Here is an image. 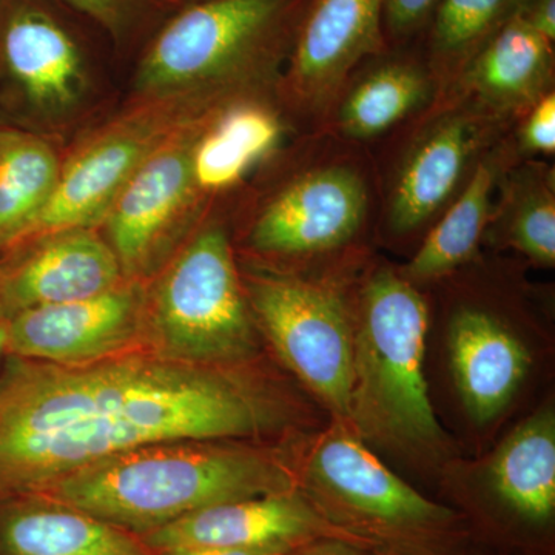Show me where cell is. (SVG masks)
Segmentation results:
<instances>
[{"label": "cell", "instance_id": "484cf974", "mask_svg": "<svg viewBox=\"0 0 555 555\" xmlns=\"http://www.w3.org/2000/svg\"><path fill=\"white\" fill-rule=\"evenodd\" d=\"M526 0H440L427 25V67L434 78L455 80Z\"/></svg>", "mask_w": 555, "mask_h": 555}, {"label": "cell", "instance_id": "ac0fdd59", "mask_svg": "<svg viewBox=\"0 0 555 555\" xmlns=\"http://www.w3.org/2000/svg\"><path fill=\"white\" fill-rule=\"evenodd\" d=\"M20 261L0 266L5 318L40 306L98 297L118 287L124 272L107 241L91 229L49 233Z\"/></svg>", "mask_w": 555, "mask_h": 555}, {"label": "cell", "instance_id": "d6986e66", "mask_svg": "<svg viewBox=\"0 0 555 555\" xmlns=\"http://www.w3.org/2000/svg\"><path fill=\"white\" fill-rule=\"evenodd\" d=\"M554 64V43L517 13L467 62L455 82L467 100L509 119L553 91Z\"/></svg>", "mask_w": 555, "mask_h": 555}, {"label": "cell", "instance_id": "8992f818", "mask_svg": "<svg viewBox=\"0 0 555 555\" xmlns=\"http://www.w3.org/2000/svg\"><path fill=\"white\" fill-rule=\"evenodd\" d=\"M441 483L470 537L516 555H555V409L526 416L476 463L452 460Z\"/></svg>", "mask_w": 555, "mask_h": 555}, {"label": "cell", "instance_id": "52a82bcc", "mask_svg": "<svg viewBox=\"0 0 555 555\" xmlns=\"http://www.w3.org/2000/svg\"><path fill=\"white\" fill-rule=\"evenodd\" d=\"M150 318L160 356L203 366H236L254 356V317L224 230H201L171 262Z\"/></svg>", "mask_w": 555, "mask_h": 555}, {"label": "cell", "instance_id": "9c48e42d", "mask_svg": "<svg viewBox=\"0 0 555 555\" xmlns=\"http://www.w3.org/2000/svg\"><path fill=\"white\" fill-rule=\"evenodd\" d=\"M503 118L467 101L440 113L404 153L386 208L389 233L420 232L460 193Z\"/></svg>", "mask_w": 555, "mask_h": 555}, {"label": "cell", "instance_id": "4fadbf2b", "mask_svg": "<svg viewBox=\"0 0 555 555\" xmlns=\"http://www.w3.org/2000/svg\"><path fill=\"white\" fill-rule=\"evenodd\" d=\"M177 129L164 112L152 109L91 139L62 164L56 189L27 240L61 230L91 229L104 221L134 171Z\"/></svg>", "mask_w": 555, "mask_h": 555}, {"label": "cell", "instance_id": "277c9868", "mask_svg": "<svg viewBox=\"0 0 555 555\" xmlns=\"http://www.w3.org/2000/svg\"><path fill=\"white\" fill-rule=\"evenodd\" d=\"M292 462L309 502L379 555H454L473 540L462 514L416 491L341 423L310 437Z\"/></svg>", "mask_w": 555, "mask_h": 555}, {"label": "cell", "instance_id": "f546056e", "mask_svg": "<svg viewBox=\"0 0 555 555\" xmlns=\"http://www.w3.org/2000/svg\"><path fill=\"white\" fill-rule=\"evenodd\" d=\"M529 27L545 36L554 43L555 40V0H526L518 11Z\"/></svg>", "mask_w": 555, "mask_h": 555}, {"label": "cell", "instance_id": "6da1fadb", "mask_svg": "<svg viewBox=\"0 0 555 555\" xmlns=\"http://www.w3.org/2000/svg\"><path fill=\"white\" fill-rule=\"evenodd\" d=\"M0 372V499L42 494L101 460L169 441H236L286 408L232 366L118 356L62 366L11 357Z\"/></svg>", "mask_w": 555, "mask_h": 555}, {"label": "cell", "instance_id": "4dcf8cb0", "mask_svg": "<svg viewBox=\"0 0 555 555\" xmlns=\"http://www.w3.org/2000/svg\"><path fill=\"white\" fill-rule=\"evenodd\" d=\"M287 555H379L371 547L339 539H323L309 543Z\"/></svg>", "mask_w": 555, "mask_h": 555}, {"label": "cell", "instance_id": "2e32d148", "mask_svg": "<svg viewBox=\"0 0 555 555\" xmlns=\"http://www.w3.org/2000/svg\"><path fill=\"white\" fill-rule=\"evenodd\" d=\"M0 79L25 107L62 113L86 91V61L72 33L49 11L25 0H0Z\"/></svg>", "mask_w": 555, "mask_h": 555}, {"label": "cell", "instance_id": "44dd1931", "mask_svg": "<svg viewBox=\"0 0 555 555\" xmlns=\"http://www.w3.org/2000/svg\"><path fill=\"white\" fill-rule=\"evenodd\" d=\"M506 149L485 153L459 195L411 261L400 270L415 286L454 275L476 258L492 215V196L506 170Z\"/></svg>", "mask_w": 555, "mask_h": 555}, {"label": "cell", "instance_id": "7a4b0ae2", "mask_svg": "<svg viewBox=\"0 0 555 555\" xmlns=\"http://www.w3.org/2000/svg\"><path fill=\"white\" fill-rule=\"evenodd\" d=\"M295 488L291 455L235 441H169L82 467L39 495L144 535L204 507Z\"/></svg>", "mask_w": 555, "mask_h": 555}, {"label": "cell", "instance_id": "e575fe53", "mask_svg": "<svg viewBox=\"0 0 555 555\" xmlns=\"http://www.w3.org/2000/svg\"><path fill=\"white\" fill-rule=\"evenodd\" d=\"M2 318H5V313H3L2 295H0V320H2Z\"/></svg>", "mask_w": 555, "mask_h": 555}, {"label": "cell", "instance_id": "8fae6325", "mask_svg": "<svg viewBox=\"0 0 555 555\" xmlns=\"http://www.w3.org/2000/svg\"><path fill=\"white\" fill-rule=\"evenodd\" d=\"M367 208V184L360 171L346 164L320 166L288 182L262 208L250 244L269 257H324L352 243Z\"/></svg>", "mask_w": 555, "mask_h": 555}, {"label": "cell", "instance_id": "ffe728a7", "mask_svg": "<svg viewBox=\"0 0 555 555\" xmlns=\"http://www.w3.org/2000/svg\"><path fill=\"white\" fill-rule=\"evenodd\" d=\"M0 555H156L131 532L60 503L0 514Z\"/></svg>", "mask_w": 555, "mask_h": 555}, {"label": "cell", "instance_id": "5b68a950", "mask_svg": "<svg viewBox=\"0 0 555 555\" xmlns=\"http://www.w3.org/2000/svg\"><path fill=\"white\" fill-rule=\"evenodd\" d=\"M308 0H199L152 40L137 86L149 94L218 93L291 53Z\"/></svg>", "mask_w": 555, "mask_h": 555}, {"label": "cell", "instance_id": "4316f807", "mask_svg": "<svg viewBox=\"0 0 555 555\" xmlns=\"http://www.w3.org/2000/svg\"><path fill=\"white\" fill-rule=\"evenodd\" d=\"M440 0H386L383 33L386 46L401 43L425 30Z\"/></svg>", "mask_w": 555, "mask_h": 555}, {"label": "cell", "instance_id": "7c38bea8", "mask_svg": "<svg viewBox=\"0 0 555 555\" xmlns=\"http://www.w3.org/2000/svg\"><path fill=\"white\" fill-rule=\"evenodd\" d=\"M323 539L363 545L339 531L295 488L204 507L147 532L142 543L155 554L177 547H224L287 555Z\"/></svg>", "mask_w": 555, "mask_h": 555}, {"label": "cell", "instance_id": "ba28073f", "mask_svg": "<svg viewBox=\"0 0 555 555\" xmlns=\"http://www.w3.org/2000/svg\"><path fill=\"white\" fill-rule=\"evenodd\" d=\"M251 317L288 371L332 422L347 426L353 378V308L339 284L283 273L247 281Z\"/></svg>", "mask_w": 555, "mask_h": 555}, {"label": "cell", "instance_id": "83f0119b", "mask_svg": "<svg viewBox=\"0 0 555 555\" xmlns=\"http://www.w3.org/2000/svg\"><path fill=\"white\" fill-rule=\"evenodd\" d=\"M518 129V147L528 155H553L555 152V96L545 94L525 113Z\"/></svg>", "mask_w": 555, "mask_h": 555}, {"label": "cell", "instance_id": "d590c367", "mask_svg": "<svg viewBox=\"0 0 555 555\" xmlns=\"http://www.w3.org/2000/svg\"><path fill=\"white\" fill-rule=\"evenodd\" d=\"M195 2H199V0H193V3H195Z\"/></svg>", "mask_w": 555, "mask_h": 555}, {"label": "cell", "instance_id": "3957f363", "mask_svg": "<svg viewBox=\"0 0 555 555\" xmlns=\"http://www.w3.org/2000/svg\"><path fill=\"white\" fill-rule=\"evenodd\" d=\"M353 308V378L347 427L369 448L441 476L452 462L426 378L429 308L400 270H371Z\"/></svg>", "mask_w": 555, "mask_h": 555}, {"label": "cell", "instance_id": "d4e9b609", "mask_svg": "<svg viewBox=\"0 0 555 555\" xmlns=\"http://www.w3.org/2000/svg\"><path fill=\"white\" fill-rule=\"evenodd\" d=\"M503 184V201L496 211L499 236L534 264L554 268V170L546 164L528 163L511 170Z\"/></svg>", "mask_w": 555, "mask_h": 555}, {"label": "cell", "instance_id": "9a60e30c", "mask_svg": "<svg viewBox=\"0 0 555 555\" xmlns=\"http://www.w3.org/2000/svg\"><path fill=\"white\" fill-rule=\"evenodd\" d=\"M144 297L119 284L98 297L40 306L7 318L9 356L40 363H94L122 353L139 334Z\"/></svg>", "mask_w": 555, "mask_h": 555}, {"label": "cell", "instance_id": "e0dca14e", "mask_svg": "<svg viewBox=\"0 0 555 555\" xmlns=\"http://www.w3.org/2000/svg\"><path fill=\"white\" fill-rule=\"evenodd\" d=\"M199 127L184 124L170 134L120 190L107 217L108 244L124 276L149 261L160 240L182 217L199 192L193 178L192 153Z\"/></svg>", "mask_w": 555, "mask_h": 555}, {"label": "cell", "instance_id": "836d02e7", "mask_svg": "<svg viewBox=\"0 0 555 555\" xmlns=\"http://www.w3.org/2000/svg\"><path fill=\"white\" fill-rule=\"evenodd\" d=\"M5 357H9V323L7 318H2L0 320V367Z\"/></svg>", "mask_w": 555, "mask_h": 555}, {"label": "cell", "instance_id": "f1b7e54d", "mask_svg": "<svg viewBox=\"0 0 555 555\" xmlns=\"http://www.w3.org/2000/svg\"><path fill=\"white\" fill-rule=\"evenodd\" d=\"M119 39L129 28L133 0H61Z\"/></svg>", "mask_w": 555, "mask_h": 555}, {"label": "cell", "instance_id": "603a6c76", "mask_svg": "<svg viewBox=\"0 0 555 555\" xmlns=\"http://www.w3.org/2000/svg\"><path fill=\"white\" fill-rule=\"evenodd\" d=\"M61 167L49 142L0 122V250L28 238L56 189Z\"/></svg>", "mask_w": 555, "mask_h": 555}, {"label": "cell", "instance_id": "d6a6232c", "mask_svg": "<svg viewBox=\"0 0 555 555\" xmlns=\"http://www.w3.org/2000/svg\"><path fill=\"white\" fill-rule=\"evenodd\" d=\"M454 555H516L506 553V551L496 550V547L483 545V543L476 542V540H470L469 543H466L459 553Z\"/></svg>", "mask_w": 555, "mask_h": 555}, {"label": "cell", "instance_id": "cb8c5ba5", "mask_svg": "<svg viewBox=\"0 0 555 555\" xmlns=\"http://www.w3.org/2000/svg\"><path fill=\"white\" fill-rule=\"evenodd\" d=\"M437 79L426 65L396 56L358 78L338 105L337 127L352 139L377 138L425 107Z\"/></svg>", "mask_w": 555, "mask_h": 555}, {"label": "cell", "instance_id": "1f68e13d", "mask_svg": "<svg viewBox=\"0 0 555 555\" xmlns=\"http://www.w3.org/2000/svg\"><path fill=\"white\" fill-rule=\"evenodd\" d=\"M156 555H264L247 551L224 550V547H177L156 553Z\"/></svg>", "mask_w": 555, "mask_h": 555}, {"label": "cell", "instance_id": "7402d4cb", "mask_svg": "<svg viewBox=\"0 0 555 555\" xmlns=\"http://www.w3.org/2000/svg\"><path fill=\"white\" fill-rule=\"evenodd\" d=\"M281 138V124L272 109L240 102L201 127L193 145L192 169L199 192H219L235 185L264 158Z\"/></svg>", "mask_w": 555, "mask_h": 555}, {"label": "cell", "instance_id": "5bb4252c", "mask_svg": "<svg viewBox=\"0 0 555 555\" xmlns=\"http://www.w3.org/2000/svg\"><path fill=\"white\" fill-rule=\"evenodd\" d=\"M386 0H308L292 42L288 91L317 113L337 100L352 69L386 53Z\"/></svg>", "mask_w": 555, "mask_h": 555}, {"label": "cell", "instance_id": "30bf717a", "mask_svg": "<svg viewBox=\"0 0 555 555\" xmlns=\"http://www.w3.org/2000/svg\"><path fill=\"white\" fill-rule=\"evenodd\" d=\"M444 334L449 374L463 411L474 426L494 425L534 372L531 339L494 305L470 298L455 302Z\"/></svg>", "mask_w": 555, "mask_h": 555}]
</instances>
